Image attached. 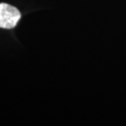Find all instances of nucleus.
<instances>
[{
    "label": "nucleus",
    "instance_id": "nucleus-1",
    "mask_svg": "<svg viewBox=\"0 0 126 126\" xmlns=\"http://www.w3.org/2000/svg\"><path fill=\"white\" fill-rule=\"evenodd\" d=\"M21 19V13L16 8L8 4H0V28L11 29Z\"/></svg>",
    "mask_w": 126,
    "mask_h": 126
}]
</instances>
